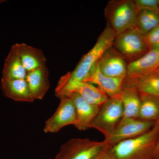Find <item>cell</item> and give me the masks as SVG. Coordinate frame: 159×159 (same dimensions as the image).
Instances as JSON below:
<instances>
[{"mask_svg":"<svg viewBox=\"0 0 159 159\" xmlns=\"http://www.w3.org/2000/svg\"><path fill=\"white\" fill-rule=\"evenodd\" d=\"M124 110L119 97H109L101 106L91 125L101 132L106 138L113 133L123 117Z\"/></svg>","mask_w":159,"mask_h":159,"instance_id":"obj_5","label":"cell"},{"mask_svg":"<svg viewBox=\"0 0 159 159\" xmlns=\"http://www.w3.org/2000/svg\"><path fill=\"white\" fill-rule=\"evenodd\" d=\"M159 67V49L149 51L139 59L127 65L126 77L148 75Z\"/></svg>","mask_w":159,"mask_h":159,"instance_id":"obj_12","label":"cell"},{"mask_svg":"<svg viewBox=\"0 0 159 159\" xmlns=\"http://www.w3.org/2000/svg\"><path fill=\"white\" fill-rule=\"evenodd\" d=\"M27 71L23 66L16 44L11 46L2 70L3 80L25 79Z\"/></svg>","mask_w":159,"mask_h":159,"instance_id":"obj_14","label":"cell"},{"mask_svg":"<svg viewBox=\"0 0 159 159\" xmlns=\"http://www.w3.org/2000/svg\"><path fill=\"white\" fill-rule=\"evenodd\" d=\"M98 64L100 72L106 76L123 79L127 77L128 64L112 46L104 52Z\"/></svg>","mask_w":159,"mask_h":159,"instance_id":"obj_9","label":"cell"},{"mask_svg":"<svg viewBox=\"0 0 159 159\" xmlns=\"http://www.w3.org/2000/svg\"><path fill=\"white\" fill-rule=\"evenodd\" d=\"M49 72L47 66L27 72L26 80L34 100L42 99L50 87Z\"/></svg>","mask_w":159,"mask_h":159,"instance_id":"obj_13","label":"cell"},{"mask_svg":"<svg viewBox=\"0 0 159 159\" xmlns=\"http://www.w3.org/2000/svg\"><path fill=\"white\" fill-rule=\"evenodd\" d=\"M151 74H152V75H155V76H157V77H159V67L158 68L156 69L153 72L151 73Z\"/></svg>","mask_w":159,"mask_h":159,"instance_id":"obj_26","label":"cell"},{"mask_svg":"<svg viewBox=\"0 0 159 159\" xmlns=\"http://www.w3.org/2000/svg\"><path fill=\"white\" fill-rule=\"evenodd\" d=\"M141 104L137 119L147 121L159 120V99L153 96L140 94Z\"/></svg>","mask_w":159,"mask_h":159,"instance_id":"obj_20","label":"cell"},{"mask_svg":"<svg viewBox=\"0 0 159 159\" xmlns=\"http://www.w3.org/2000/svg\"><path fill=\"white\" fill-rule=\"evenodd\" d=\"M112 46L129 62L139 59L149 51L144 35L136 27L127 29L116 36Z\"/></svg>","mask_w":159,"mask_h":159,"instance_id":"obj_6","label":"cell"},{"mask_svg":"<svg viewBox=\"0 0 159 159\" xmlns=\"http://www.w3.org/2000/svg\"><path fill=\"white\" fill-rule=\"evenodd\" d=\"M134 2L139 12L144 10L159 12V0H135Z\"/></svg>","mask_w":159,"mask_h":159,"instance_id":"obj_23","label":"cell"},{"mask_svg":"<svg viewBox=\"0 0 159 159\" xmlns=\"http://www.w3.org/2000/svg\"><path fill=\"white\" fill-rule=\"evenodd\" d=\"M65 96L70 97L75 105L76 111V121L74 125L75 127L81 131L91 128L92 122L102 105L90 104L75 92H72Z\"/></svg>","mask_w":159,"mask_h":159,"instance_id":"obj_10","label":"cell"},{"mask_svg":"<svg viewBox=\"0 0 159 159\" xmlns=\"http://www.w3.org/2000/svg\"><path fill=\"white\" fill-rule=\"evenodd\" d=\"M72 92L78 93L87 102L94 105H102L109 98L106 94L100 90L98 87L92 84L83 81L77 83L72 85L62 97L66 96Z\"/></svg>","mask_w":159,"mask_h":159,"instance_id":"obj_18","label":"cell"},{"mask_svg":"<svg viewBox=\"0 0 159 159\" xmlns=\"http://www.w3.org/2000/svg\"><path fill=\"white\" fill-rule=\"evenodd\" d=\"M157 122L144 121L136 118H123L113 133L104 141L112 147L122 141L146 133Z\"/></svg>","mask_w":159,"mask_h":159,"instance_id":"obj_7","label":"cell"},{"mask_svg":"<svg viewBox=\"0 0 159 159\" xmlns=\"http://www.w3.org/2000/svg\"><path fill=\"white\" fill-rule=\"evenodd\" d=\"M105 13L107 24L116 36L127 29L136 27L139 11L132 0L110 1Z\"/></svg>","mask_w":159,"mask_h":159,"instance_id":"obj_3","label":"cell"},{"mask_svg":"<svg viewBox=\"0 0 159 159\" xmlns=\"http://www.w3.org/2000/svg\"><path fill=\"white\" fill-rule=\"evenodd\" d=\"M123 85L132 87L137 89L139 94L153 96L159 99V77L149 74L134 77H126Z\"/></svg>","mask_w":159,"mask_h":159,"instance_id":"obj_17","label":"cell"},{"mask_svg":"<svg viewBox=\"0 0 159 159\" xmlns=\"http://www.w3.org/2000/svg\"><path fill=\"white\" fill-rule=\"evenodd\" d=\"M159 139V120L150 130L111 147L115 159H152Z\"/></svg>","mask_w":159,"mask_h":159,"instance_id":"obj_2","label":"cell"},{"mask_svg":"<svg viewBox=\"0 0 159 159\" xmlns=\"http://www.w3.org/2000/svg\"><path fill=\"white\" fill-rule=\"evenodd\" d=\"M159 157V139L156 148L154 152L153 158L155 159L157 158L158 157Z\"/></svg>","mask_w":159,"mask_h":159,"instance_id":"obj_25","label":"cell"},{"mask_svg":"<svg viewBox=\"0 0 159 159\" xmlns=\"http://www.w3.org/2000/svg\"><path fill=\"white\" fill-rule=\"evenodd\" d=\"M115 37L113 31L107 24L95 45L83 56L74 70L60 77L55 88L56 97L59 99L72 85L84 81L104 52L112 46Z\"/></svg>","mask_w":159,"mask_h":159,"instance_id":"obj_1","label":"cell"},{"mask_svg":"<svg viewBox=\"0 0 159 159\" xmlns=\"http://www.w3.org/2000/svg\"><path fill=\"white\" fill-rule=\"evenodd\" d=\"M159 25V12L144 10L139 12L136 28L144 35Z\"/></svg>","mask_w":159,"mask_h":159,"instance_id":"obj_21","label":"cell"},{"mask_svg":"<svg viewBox=\"0 0 159 159\" xmlns=\"http://www.w3.org/2000/svg\"><path fill=\"white\" fill-rule=\"evenodd\" d=\"M124 80L103 75L100 72L97 63L83 82L96 84L100 90L109 97L113 98L119 97L122 92Z\"/></svg>","mask_w":159,"mask_h":159,"instance_id":"obj_11","label":"cell"},{"mask_svg":"<svg viewBox=\"0 0 159 159\" xmlns=\"http://www.w3.org/2000/svg\"><path fill=\"white\" fill-rule=\"evenodd\" d=\"M152 159H159V157H158L157 158Z\"/></svg>","mask_w":159,"mask_h":159,"instance_id":"obj_27","label":"cell"},{"mask_svg":"<svg viewBox=\"0 0 159 159\" xmlns=\"http://www.w3.org/2000/svg\"><path fill=\"white\" fill-rule=\"evenodd\" d=\"M110 147L104 141L72 139L61 146L54 159H96Z\"/></svg>","mask_w":159,"mask_h":159,"instance_id":"obj_4","label":"cell"},{"mask_svg":"<svg viewBox=\"0 0 159 159\" xmlns=\"http://www.w3.org/2000/svg\"><path fill=\"white\" fill-rule=\"evenodd\" d=\"M124 110L123 118H137L139 116L141 99L137 89L132 87L123 85L119 95ZM122 118V119H123Z\"/></svg>","mask_w":159,"mask_h":159,"instance_id":"obj_19","label":"cell"},{"mask_svg":"<svg viewBox=\"0 0 159 159\" xmlns=\"http://www.w3.org/2000/svg\"><path fill=\"white\" fill-rule=\"evenodd\" d=\"M96 159H115L111 151V146Z\"/></svg>","mask_w":159,"mask_h":159,"instance_id":"obj_24","label":"cell"},{"mask_svg":"<svg viewBox=\"0 0 159 159\" xmlns=\"http://www.w3.org/2000/svg\"><path fill=\"white\" fill-rule=\"evenodd\" d=\"M1 88L6 97L18 102H32L28 83L26 79L1 80Z\"/></svg>","mask_w":159,"mask_h":159,"instance_id":"obj_15","label":"cell"},{"mask_svg":"<svg viewBox=\"0 0 159 159\" xmlns=\"http://www.w3.org/2000/svg\"><path fill=\"white\" fill-rule=\"evenodd\" d=\"M54 114L45 123L43 130L46 133H54L68 125L75 124L76 111L73 100L69 96H63Z\"/></svg>","mask_w":159,"mask_h":159,"instance_id":"obj_8","label":"cell"},{"mask_svg":"<svg viewBox=\"0 0 159 159\" xmlns=\"http://www.w3.org/2000/svg\"><path fill=\"white\" fill-rule=\"evenodd\" d=\"M148 51L159 49V25L144 35Z\"/></svg>","mask_w":159,"mask_h":159,"instance_id":"obj_22","label":"cell"},{"mask_svg":"<svg viewBox=\"0 0 159 159\" xmlns=\"http://www.w3.org/2000/svg\"><path fill=\"white\" fill-rule=\"evenodd\" d=\"M16 44L23 66L27 72L46 66L47 59L41 50L25 43Z\"/></svg>","mask_w":159,"mask_h":159,"instance_id":"obj_16","label":"cell"}]
</instances>
